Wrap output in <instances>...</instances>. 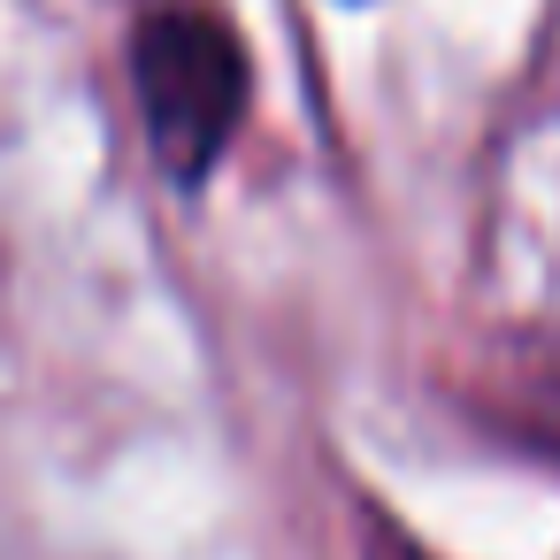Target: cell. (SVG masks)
Returning a JSON list of instances; mask_svg holds the SVG:
<instances>
[{
	"label": "cell",
	"instance_id": "obj_1",
	"mask_svg": "<svg viewBox=\"0 0 560 560\" xmlns=\"http://www.w3.org/2000/svg\"><path fill=\"white\" fill-rule=\"evenodd\" d=\"M131 85L162 177L200 185L246 116V47L208 9H154L131 32Z\"/></svg>",
	"mask_w": 560,
	"mask_h": 560
}]
</instances>
